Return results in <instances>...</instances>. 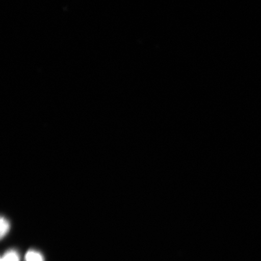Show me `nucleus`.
Masks as SVG:
<instances>
[{
	"label": "nucleus",
	"instance_id": "nucleus-1",
	"mask_svg": "<svg viewBox=\"0 0 261 261\" xmlns=\"http://www.w3.org/2000/svg\"><path fill=\"white\" fill-rule=\"evenodd\" d=\"M25 261H44V258L40 253L29 250L25 254Z\"/></svg>",
	"mask_w": 261,
	"mask_h": 261
},
{
	"label": "nucleus",
	"instance_id": "nucleus-2",
	"mask_svg": "<svg viewBox=\"0 0 261 261\" xmlns=\"http://www.w3.org/2000/svg\"><path fill=\"white\" fill-rule=\"evenodd\" d=\"M1 261H19V256L15 251H9L2 257Z\"/></svg>",
	"mask_w": 261,
	"mask_h": 261
},
{
	"label": "nucleus",
	"instance_id": "nucleus-3",
	"mask_svg": "<svg viewBox=\"0 0 261 261\" xmlns=\"http://www.w3.org/2000/svg\"><path fill=\"white\" fill-rule=\"evenodd\" d=\"M9 230V222L4 218H1V238H3Z\"/></svg>",
	"mask_w": 261,
	"mask_h": 261
}]
</instances>
